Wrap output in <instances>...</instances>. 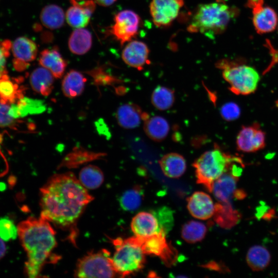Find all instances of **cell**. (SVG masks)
Instances as JSON below:
<instances>
[{
	"instance_id": "cell-13",
	"label": "cell",
	"mask_w": 278,
	"mask_h": 278,
	"mask_svg": "<svg viewBox=\"0 0 278 278\" xmlns=\"http://www.w3.org/2000/svg\"><path fill=\"white\" fill-rule=\"evenodd\" d=\"M149 52L148 46L144 42L132 40L123 49L121 58L129 66L142 70L149 62Z\"/></svg>"
},
{
	"instance_id": "cell-11",
	"label": "cell",
	"mask_w": 278,
	"mask_h": 278,
	"mask_svg": "<svg viewBox=\"0 0 278 278\" xmlns=\"http://www.w3.org/2000/svg\"><path fill=\"white\" fill-rule=\"evenodd\" d=\"M265 133L256 124L244 126L236 138L237 149L244 152H253L265 146Z\"/></svg>"
},
{
	"instance_id": "cell-22",
	"label": "cell",
	"mask_w": 278,
	"mask_h": 278,
	"mask_svg": "<svg viewBox=\"0 0 278 278\" xmlns=\"http://www.w3.org/2000/svg\"><path fill=\"white\" fill-rule=\"evenodd\" d=\"M159 164L163 173L171 178L181 177L185 171L186 168L184 157L175 152L164 155L160 160Z\"/></svg>"
},
{
	"instance_id": "cell-26",
	"label": "cell",
	"mask_w": 278,
	"mask_h": 278,
	"mask_svg": "<svg viewBox=\"0 0 278 278\" xmlns=\"http://www.w3.org/2000/svg\"><path fill=\"white\" fill-rule=\"evenodd\" d=\"M23 89L16 80H11L7 74L0 78V101L9 105L16 102L23 97Z\"/></svg>"
},
{
	"instance_id": "cell-39",
	"label": "cell",
	"mask_w": 278,
	"mask_h": 278,
	"mask_svg": "<svg viewBox=\"0 0 278 278\" xmlns=\"http://www.w3.org/2000/svg\"><path fill=\"white\" fill-rule=\"evenodd\" d=\"M12 43L9 40H0V78L7 74L6 62Z\"/></svg>"
},
{
	"instance_id": "cell-5",
	"label": "cell",
	"mask_w": 278,
	"mask_h": 278,
	"mask_svg": "<svg viewBox=\"0 0 278 278\" xmlns=\"http://www.w3.org/2000/svg\"><path fill=\"white\" fill-rule=\"evenodd\" d=\"M237 158L217 146L204 152L193 163L197 182L211 192L214 182L229 170Z\"/></svg>"
},
{
	"instance_id": "cell-37",
	"label": "cell",
	"mask_w": 278,
	"mask_h": 278,
	"mask_svg": "<svg viewBox=\"0 0 278 278\" xmlns=\"http://www.w3.org/2000/svg\"><path fill=\"white\" fill-rule=\"evenodd\" d=\"M8 105L0 101V127L15 129L19 126L18 121L9 115Z\"/></svg>"
},
{
	"instance_id": "cell-31",
	"label": "cell",
	"mask_w": 278,
	"mask_h": 278,
	"mask_svg": "<svg viewBox=\"0 0 278 278\" xmlns=\"http://www.w3.org/2000/svg\"><path fill=\"white\" fill-rule=\"evenodd\" d=\"M206 232L207 228L204 223L198 221L191 220L183 226L181 235L186 241L195 243L202 240Z\"/></svg>"
},
{
	"instance_id": "cell-24",
	"label": "cell",
	"mask_w": 278,
	"mask_h": 278,
	"mask_svg": "<svg viewBox=\"0 0 278 278\" xmlns=\"http://www.w3.org/2000/svg\"><path fill=\"white\" fill-rule=\"evenodd\" d=\"M86 78L79 72L72 70L64 77L62 82L63 94L70 98L80 96L84 89Z\"/></svg>"
},
{
	"instance_id": "cell-27",
	"label": "cell",
	"mask_w": 278,
	"mask_h": 278,
	"mask_svg": "<svg viewBox=\"0 0 278 278\" xmlns=\"http://www.w3.org/2000/svg\"><path fill=\"white\" fill-rule=\"evenodd\" d=\"M271 255L264 247L255 245L251 247L246 255V261L249 267L254 271L266 269L270 262Z\"/></svg>"
},
{
	"instance_id": "cell-21",
	"label": "cell",
	"mask_w": 278,
	"mask_h": 278,
	"mask_svg": "<svg viewBox=\"0 0 278 278\" xmlns=\"http://www.w3.org/2000/svg\"><path fill=\"white\" fill-rule=\"evenodd\" d=\"M166 234L160 232L142 239V247L145 254L160 256L163 259L171 253L165 238ZM140 238V237H139Z\"/></svg>"
},
{
	"instance_id": "cell-43",
	"label": "cell",
	"mask_w": 278,
	"mask_h": 278,
	"mask_svg": "<svg viewBox=\"0 0 278 278\" xmlns=\"http://www.w3.org/2000/svg\"><path fill=\"white\" fill-rule=\"evenodd\" d=\"M75 1H81V0H75Z\"/></svg>"
},
{
	"instance_id": "cell-9",
	"label": "cell",
	"mask_w": 278,
	"mask_h": 278,
	"mask_svg": "<svg viewBox=\"0 0 278 278\" xmlns=\"http://www.w3.org/2000/svg\"><path fill=\"white\" fill-rule=\"evenodd\" d=\"M184 4V0H152L149 10L153 23L158 27L170 25Z\"/></svg>"
},
{
	"instance_id": "cell-36",
	"label": "cell",
	"mask_w": 278,
	"mask_h": 278,
	"mask_svg": "<svg viewBox=\"0 0 278 278\" xmlns=\"http://www.w3.org/2000/svg\"><path fill=\"white\" fill-rule=\"evenodd\" d=\"M18 236V227L8 217L0 218V238L5 241L13 240Z\"/></svg>"
},
{
	"instance_id": "cell-40",
	"label": "cell",
	"mask_w": 278,
	"mask_h": 278,
	"mask_svg": "<svg viewBox=\"0 0 278 278\" xmlns=\"http://www.w3.org/2000/svg\"><path fill=\"white\" fill-rule=\"evenodd\" d=\"M264 0H247L248 7L252 9L263 5Z\"/></svg>"
},
{
	"instance_id": "cell-17",
	"label": "cell",
	"mask_w": 278,
	"mask_h": 278,
	"mask_svg": "<svg viewBox=\"0 0 278 278\" xmlns=\"http://www.w3.org/2000/svg\"><path fill=\"white\" fill-rule=\"evenodd\" d=\"M252 13L253 26L258 33L271 32L277 27L278 16L272 8L262 5L253 9Z\"/></svg>"
},
{
	"instance_id": "cell-28",
	"label": "cell",
	"mask_w": 278,
	"mask_h": 278,
	"mask_svg": "<svg viewBox=\"0 0 278 278\" xmlns=\"http://www.w3.org/2000/svg\"><path fill=\"white\" fill-rule=\"evenodd\" d=\"M40 18L44 26L50 29H56L63 26L65 14L60 7L51 4L42 9Z\"/></svg>"
},
{
	"instance_id": "cell-15",
	"label": "cell",
	"mask_w": 278,
	"mask_h": 278,
	"mask_svg": "<svg viewBox=\"0 0 278 278\" xmlns=\"http://www.w3.org/2000/svg\"><path fill=\"white\" fill-rule=\"evenodd\" d=\"M131 228L135 236L141 238L163 232L153 212H142L137 214L132 220Z\"/></svg>"
},
{
	"instance_id": "cell-20",
	"label": "cell",
	"mask_w": 278,
	"mask_h": 278,
	"mask_svg": "<svg viewBox=\"0 0 278 278\" xmlns=\"http://www.w3.org/2000/svg\"><path fill=\"white\" fill-rule=\"evenodd\" d=\"M54 76L47 68L42 66L31 73L29 81L32 90L43 96H48L54 88Z\"/></svg>"
},
{
	"instance_id": "cell-35",
	"label": "cell",
	"mask_w": 278,
	"mask_h": 278,
	"mask_svg": "<svg viewBox=\"0 0 278 278\" xmlns=\"http://www.w3.org/2000/svg\"><path fill=\"white\" fill-rule=\"evenodd\" d=\"M157 217L162 232L166 234L171 229L173 223L171 210L167 207H162L152 212Z\"/></svg>"
},
{
	"instance_id": "cell-38",
	"label": "cell",
	"mask_w": 278,
	"mask_h": 278,
	"mask_svg": "<svg viewBox=\"0 0 278 278\" xmlns=\"http://www.w3.org/2000/svg\"><path fill=\"white\" fill-rule=\"evenodd\" d=\"M221 117L227 121H233L238 118L240 115L239 106L232 102L224 104L220 108Z\"/></svg>"
},
{
	"instance_id": "cell-41",
	"label": "cell",
	"mask_w": 278,
	"mask_h": 278,
	"mask_svg": "<svg viewBox=\"0 0 278 278\" xmlns=\"http://www.w3.org/2000/svg\"><path fill=\"white\" fill-rule=\"evenodd\" d=\"M100 6L107 7L112 5L116 0H93Z\"/></svg>"
},
{
	"instance_id": "cell-10",
	"label": "cell",
	"mask_w": 278,
	"mask_h": 278,
	"mask_svg": "<svg viewBox=\"0 0 278 278\" xmlns=\"http://www.w3.org/2000/svg\"><path fill=\"white\" fill-rule=\"evenodd\" d=\"M11 48L14 57L13 66L18 71L25 70L29 62L36 59L38 53L36 43L26 37L16 38L12 43Z\"/></svg>"
},
{
	"instance_id": "cell-34",
	"label": "cell",
	"mask_w": 278,
	"mask_h": 278,
	"mask_svg": "<svg viewBox=\"0 0 278 278\" xmlns=\"http://www.w3.org/2000/svg\"><path fill=\"white\" fill-rule=\"evenodd\" d=\"M101 155H102L101 153L76 148L66 157L64 159L63 163L68 166H75L84 162L96 159Z\"/></svg>"
},
{
	"instance_id": "cell-1",
	"label": "cell",
	"mask_w": 278,
	"mask_h": 278,
	"mask_svg": "<svg viewBox=\"0 0 278 278\" xmlns=\"http://www.w3.org/2000/svg\"><path fill=\"white\" fill-rule=\"evenodd\" d=\"M40 217L56 226L72 228L93 197L71 172L56 174L40 189Z\"/></svg>"
},
{
	"instance_id": "cell-12",
	"label": "cell",
	"mask_w": 278,
	"mask_h": 278,
	"mask_svg": "<svg viewBox=\"0 0 278 278\" xmlns=\"http://www.w3.org/2000/svg\"><path fill=\"white\" fill-rule=\"evenodd\" d=\"M72 6L68 8L65 13L67 23L72 27L83 28L89 24L91 15L95 9L94 1L86 0L78 3L70 0Z\"/></svg>"
},
{
	"instance_id": "cell-33",
	"label": "cell",
	"mask_w": 278,
	"mask_h": 278,
	"mask_svg": "<svg viewBox=\"0 0 278 278\" xmlns=\"http://www.w3.org/2000/svg\"><path fill=\"white\" fill-rule=\"evenodd\" d=\"M20 117H24L29 114H39L45 110L43 102L38 99L22 97L16 102Z\"/></svg>"
},
{
	"instance_id": "cell-25",
	"label": "cell",
	"mask_w": 278,
	"mask_h": 278,
	"mask_svg": "<svg viewBox=\"0 0 278 278\" xmlns=\"http://www.w3.org/2000/svg\"><path fill=\"white\" fill-rule=\"evenodd\" d=\"M92 44L91 32L83 28H76L72 32L68 41L69 49L77 55L86 54L91 48Z\"/></svg>"
},
{
	"instance_id": "cell-3",
	"label": "cell",
	"mask_w": 278,
	"mask_h": 278,
	"mask_svg": "<svg viewBox=\"0 0 278 278\" xmlns=\"http://www.w3.org/2000/svg\"><path fill=\"white\" fill-rule=\"evenodd\" d=\"M237 14L236 8L222 0L202 4L197 8L187 30L214 38L224 32Z\"/></svg>"
},
{
	"instance_id": "cell-44",
	"label": "cell",
	"mask_w": 278,
	"mask_h": 278,
	"mask_svg": "<svg viewBox=\"0 0 278 278\" xmlns=\"http://www.w3.org/2000/svg\"><path fill=\"white\" fill-rule=\"evenodd\" d=\"M277 29H278V24H277Z\"/></svg>"
},
{
	"instance_id": "cell-7",
	"label": "cell",
	"mask_w": 278,
	"mask_h": 278,
	"mask_svg": "<svg viewBox=\"0 0 278 278\" xmlns=\"http://www.w3.org/2000/svg\"><path fill=\"white\" fill-rule=\"evenodd\" d=\"M77 277H113L117 275L110 252L102 249L80 258L74 272Z\"/></svg>"
},
{
	"instance_id": "cell-4",
	"label": "cell",
	"mask_w": 278,
	"mask_h": 278,
	"mask_svg": "<svg viewBox=\"0 0 278 278\" xmlns=\"http://www.w3.org/2000/svg\"><path fill=\"white\" fill-rule=\"evenodd\" d=\"M141 244V238L136 236L113 240L115 251L112 259L117 275L125 277L142 269L145 254Z\"/></svg>"
},
{
	"instance_id": "cell-6",
	"label": "cell",
	"mask_w": 278,
	"mask_h": 278,
	"mask_svg": "<svg viewBox=\"0 0 278 278\" xmlns=\"http://www.w3.org/2000/svg\"><path fill=\"white\" fill-rule=\"evenodd\" d=\"M216 66L221 70L223 78L233 93L247 95L256 90L260 77L252 67L226 59L218 61Z\"/></svg>"
},
{
	"instance_id": "cell-19",
	"label": "cell",
	"mask_w": 278,
	"mask_h": 278,
	"mask_svg": "<svg viewBox=\"0 0 278 278\" xmlns=\"http://www.w3.org/2000/svg\"><path fill=\"white\" fill-rule=\"evenodd\" d=\"M39 62L42 66L48 70L56 78L62 77L67 66L66 60L57 47L42 50L40 54Z\"/></svg>"
},
{
	"instance_id": "cell-16",
	"label": "cell",
	"mask_w": 278,
	"mask_h": 278,
	"mask_svg": "<svg viewBox=\"0 0 278 278\" xmlns=\"http://www.w3.org/2000/svg\"><path fill=\"white\" fill-rule=\"evenodd\" d=\"M149 115L143 112L137 105L127 103L120 106L116 111V117L118 125L127 129L138 127Z\"/></svg>"
},
{
	"instance_id": "cell-29",
	"label": "cell",
	"mask_w": 278,
	"mask_h": 278,
	"mask_svg": "<svg viewBox=\"0 0 278 278\" xmlns=\"http://www.w3.org/2000/svg\"><path fill=\"white\" fill-rule=\"evenodd\" d=\"M79 179L86 188L94 189L101 185L104 177L99 168L95 165H89L81 169Z\"/></svg>"
},
{
	"instance_id": "cell-14",
	"label": "cell",
	"mask_w": 278,
	"mask_h": 278,
	"mask_svg": "<svg viewBox=\"0 0 278 278\" xmlns=\"http://www.w3.org/2000/svg\"><path fill=\"white\" fill-rule=\"evenodd\" d=\"M187 208L193 217L205 220L215 214L216 205L208 194L196 192L187 200Z\"/></svg>"
},
{
	"instance_id": "cell-18",
	"label": "cell",
	"mask_w": 278,
	"mask_h": 278,
	"mask_svg": "<svg viewBox=\"0 0 278 278\" xmlns=\"http://www.w3.org/2000/svg\"><path fill=\"white\" fill-rule=\"evenodd\" d=\"M237 180L238 177L228 170L214 182L211 192L220 202L228 203L236 191Z\"/></svg>"
},
{
	"instance_id": "cell-42",
	"label": "cell",
	"mask_w": 278,
	"mask_h": 278,
	"mask_svg": "<svg viewBox=\"0 0 278 278\" xmlns=\"http://www.w3.org/2000/svg\"><path fill=\"white\" fill-rule=\"evenodd\" d=\"M6 247L4 240L0 238V259L2 258L6 254Z\"/></svg>"
},
{
	"instance_id": "cell-23",
	"label": "cell",
	"mask_w": 278,
	"mask_h": 278,
	"mask_svg": "<svg viewBox=\"0 0 278 278\" xmlns=\"http://www.w3.org/2000/svg\"><path fill=\"white\" fill-rule=\"evenodd\" d=\"M144 130L151 140L161 142L167 136L170 127L167 120L160 116H148L144 120Z\"/></svg>"
},
{
	"instance_id": "cell-8",
	"label": "cell",
	"mask_w": 278,
	"mask_h": 278,
	"mask_svg": "<svg viewBox=\"0 0 278 278\" xmlns=\"http://www.w3.org/2000/svg\"><path fill=\"white\" fill-rule=\"evenodd\" d=\"M110 32L122 46L135 38L138 34L141 18L133 11L124 10L117 13Z\"/></svg>"
},
{
	"instance_id": "cell-2",
	"label": "cell",
	"mask_w": 278,
	"mask_h": 278,
	"mask_svg": "<svg viewBox=\"0 0 278 278\" xmlns=\"http://www.w3.org/2000/svg\"><path fill=\"white\" fill-rule=\"evenodd\" d=\"M18 236L27 253L25 271L31 278L39 277L43 266L53 258L57 246L55 231L50 223L43 219L30 217L18 225Z\"/></svg>"
},
{
	"instance_id": "cell-32",
	"label": "cell",
	"mask_w": 278,
	"mask_h": 278,
	"mask_svg": "<svg viewBox=\"0 0 278 278\" xmlns=\"http://www.w3.org/2000/svg\"><path fill=\"white\" fill-rule=\"evenodd\" d=\"M142 191L139 187H134L124 192L119 199L121 208L127 211L137 210L142 201Z\"/></svg>"
},
{
	"instance_id": "cell-30",
	"label": "cell",
	"mask_w": 278,
	"mask_h": 278,
	"mask_svg": "<svg viewBox=\"0 0 278 278\" xmlns=\"http://www.w3.org/2000/svg\"><path fill=\"white\" fill-rule=\"evenodd\" d=\"M151 102L158 110H168L175 102L174 92L168 88L158 86L152 93Z\"/></svg>"
}]
</instances>
